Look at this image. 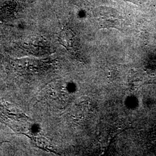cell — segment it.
I'll use <instances>...</instances> for the list:
<instances>
[{"label": "cell", "instance_id": "cell-5", "mask_svg": "<svg viewBox=\"0 0 156 156\" xmlns=\"http://www.w3.org/2000/svg\"><path fill=\"white\" fill-rule=\"evenodd\" d=\"M59 42L67 50H71L75 45V34L71 29L64 28L60 33Z\"/></svg>", "mask_w": 156, "mask_h": 156}, {"label": "cell", "instance_id": "cell-6", "mask_svg": "<svg viewBox=\"0 0 156 156\" xmlns=\"http://www.w3.org/2000/svg\"><path fill=\"white\" fill-rule=\"evenodd\" d=\"M123 1H128V2H132L133 4L138 5H140V4H141L143 2H144V0H123Z\"/></svg>", "mask_w": 156, "mask_h": 156}, {"label": "cell", "instance_id": "cell-2", "mask_svg": "<svg viewBox=\"0 0 156 156\" xmlns=\"http://www.w3.org/2000/svg\"><path fill=\"white\" fill-rule=\"evenodd\" d=\"M36 0H0V20L8 22L22 16Z\"/></svg>", "mask_w": 156, "mask_h": 156}, {"label": "cell", "instance_id": "cell-3", "mask_svg": "<svg viewBox=\"0 0 156 156\" xmlns=\"http://www.w3.org/2000/svg\"><path fill=\"white\" fill-rule=\"evenodd\" d=\"M93 13L102 27H117L123 21L122 15L117 10L108 7L97 8Z\"/></svg>", "mask_w": 156, "mask_h": 156}, {"label": "cell", "instance_id": "cell-1", "mask_svg": "<svg viewBox=\"0 0 156 156\" xmlns=\"http://www.w3.org/2000/svg\"><path fill=\"white\" fill-rule=\"evenodd\" d=\"M0 120L18 132L26 131L32 126V120L22 112L0 101Z\"/></svg>", "mask_w": 156, "mask_h": 156}, {"label": "cell", "instance_id": "cell-4", "mask_svg": "<svg viewBox=\"0 0 156 156\" xmlns=\"http://www.w3.org/2000/svg\"><path fill=\"white\" fill-rule=\"evenodd\" d=\"M17 46L23 51L34 55H44L51 51L48 42L38 36H31Z\"/></svg>", "mask_w": 156, "mask_h": 156}]
</instances>
